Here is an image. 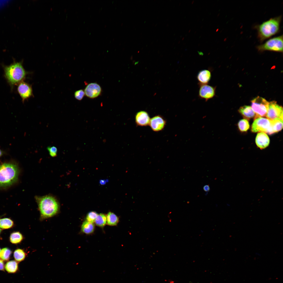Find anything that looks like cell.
<instances>
[{"label":"cell","instance_id":"1","mask_svg":"<svg viewBox=\"0 0 283 283\" xmlns=\"http://www.w3.org/2000/svg\"><path fill=\"white\" fill-rule=\"evenodd\" d=\"M282 17L280 15L272 18L255 26L257 38L260 43L279 32Z\"/></svg>","mask_w":283,"mask_h":283},{"label":"cell","instance_id":"2","mask_svg":"<svg viewBox=\"0 0 283 283\" xmlns=\"http://www.w3.org/2000/svg\"><path fill=\"white\" fill-rule=\"evenodd\" d=\"M3 68L5 77L12 87L23 81L27 74L21 61H14L9 65L4 66Z\"/></svg>","mask_w":283,"mask_h":283},{"label":"cell","instance_id":"3","mask_svg":"<svg viewBox=\"0 0 283 283\" xmlns=\"http://www.w3.org/2000/svg\"><path fill=\"white\" fill-rule=\"evenodd\" d=\"M35 198L42 218L51 217L58 212L59 208L58 202L52 196H36Z\"/></svg>","mask_w":283,"mask_h":283},{"label":"cell","instance_id":"4","mask_svg":"<svg viewBox=\"0 0 283 283\" xmlns=\"http://www.w3.org/2000/svg\"><path fill=\"white\" fill-rule=\"evenodd\" d=\"M19 174L18 166L12 163L0 165V187L9 186L17 181Z\"/></svg>","mask_w":283,"mask_h":283},{"label":"cell","instance_id":"5","mask_svg":"<svg viewBox=\"0 0 283 283\" xmlns=\"http://www.w3.org/2000/svg\"><path fill=\"white\" fill-rule=\"evenodd\" d=\"M256 48L261 52L269 51L282 53L283 35L270 38L263 43L256 46Z\"/></svg>","mask_w":283,"mask_h":283},{"label":"cell","instance_id":"6","mask_svg":"<svg viewBox=\"0 0 283 283\" xmlns=\"http://www.w3.org/2000/svg\"><path fill=\"white\" fill-rule=\"evenodd\" d=\"M269 102L265 99L258 96L251 101L252 108L255 113L254 119L259 117L266 116Z\"/></svg>","mask_w":283,"mask_h":283},{"label":"cell","instance_id":"7","mask_svg":"<svg viewBox=\"0 0 283 283\" xmlns=\"http://www.w3.org/2000/svg\"><path fill=\"white\" fill-rule=\"evenodd\" d=\"M271 129V120L267 118L259 117L254 119L252 126L251 130L267 133L269 134Z\"/></svg>","mask_w":283,"mask_h":283},{"label":"cell","instance_id":"8","mask_svg":"<svg viewBox=\"0 0 283 283\" xmlns=\"http://www.w3.org/2000/svg\"><path fill=\"white\" fill-rule=\"evenodd\" d=\"M267 118L272 120L276 118L283 120L282 107L273 101L269 102L267 113L266 116Z\"/></svg>","mask_w":283,"mask_h":283},{"label":"cell","instance_id":"9","mask_svg":"<svg viewBox=\"0 0 283 283\" xmlns=\"http://www.w3.org/2000/svg\"><path fill=\"white\" fill-rule=\"evenodd\" d=\"M199 86L198 96L200 98L207 101L216 96V86L208 84L199 85Z\"/></svg>","mask_w":283,"mask_h":283},{"label":"cell","instance_id":"10","mask_svg":"<svg viewBox=\"0 0 283 283\" xmlns=\"http://www.w3.org/2000/svg\"><path fill=\"white\" fill-rule=\"evenodd\" d=\"M17 90L23 102L34 96L31 85L23 81L18 84Z\"/></svg>","mask_w":283,"mask_h":283},{"label":"cell","instance_id":"11","mask_svg":"<svg viewBox=\"0 0 283 283\" xmlns=\"http://www.w3.org/2000/svg\"><path fill=\"white\" fill-rule=\"evenodd\" d=\"M85 95L90 99L96 98L100 96L102 89L100 85L96 83H91L88 84L84 90Z\"/></svg>","mask_w":283,"mask_h":283},{"label":"cell","instance_id":"12","mask_svg":"<svg viewBox=\"0 0 283 283\" xmlns=\"http://www.w3.org/2000/svg\"><path fill=\"white\" fill-rule=\"evenodd\" d=\"M166 124V121L163 117L157 115L150 119L149 125L153 130L157 132L162 130Z\"/></svg>","mask_w":283,"mask_h":283},{"label":"cell","instance_id":"13","mask_svg":"<svg viewBox=\"0 0 283 283\" xmlns=\"http://www.w3.org/2000/svg\"><path fill=\"white\" fill-rule=\"evenodd\" d=\"M150 119L149 114L145 111L138 112L135 115V122L138 126L143 127L149 125Z\"/></svg>","mask_w":283,"mask_h":283},{"label":"cell","instance_id":"14","mask_svg":"<svg viewBox=\"0 0 283 283\" xmlns=\"http://www.w3.org/2000/svg\"><path fill=\"white\" fill-rule=\"evenodd\" d=\"M211 71L210 69H204L199 72L197 78L199 85L208 84L211 79Z\"/></svg>","mask_w":283,"mask_h":283},{"label":"cell","instance_id":"15","mask_svg":"<svg viewBox=\"0 0 283 283\" xmlns=\"http://www.w3.org/2000/svg\"><path fill=\"white\" fill-rule=\"evenodd\" d=\"M255 142L257 146L262 149L268 146L270 140L267 134L265 133L261 132L257 134L255 139Z\"/></svg>","mask_w":283,"mask_h":283},{"label":"cell","instance_id":"16","mask_svg":"<svg viewBox=\"0 0 283 283\" xmlns=\"http://www.w3.org/2000/svg\"><path fill=\"white\" fill-rule=\"evenodd\" d=\"M239 112L246 119H249L255 117V113L252 108L249 106L245 105L240 107Z\"/></svg>","mask_w":283,"mask_h":283},{"label":"cell","instance_id":"17","mask_svg":"<svg viewBox=\"0 0 283 283\" xmlns=\"http://www.w3.org/2000/svg\"><path fill=\"white\" fill-rule=\"evenodd\" d=\"M283 128L282 120L276 118L271 120L270 134L278 132L282 130Z\"/></svg>","mask_w":283,"mask_h":283},{"label":"cell","instance_id":"18","mask_svg":"<svg viewBox=\"0 0 283 283\" xmlns=\"http://www.w3.org/2000/svg\"><path fill=\"white\" fill-rule=\"evenodd\" d=\"M95 229L94 223L87 221H84L82 223L81 229V231L86 234H89L93 233Z\"/></svg>","mask_w":283,"mask_h":283},{"label":"cell","instance_id":"19","mask_svg":"<svg viewBox=\"0 0 283 283\" xmlns=\"http://www.w3.org/2000/svg\"><path fill=\"white\" fill-rule=\"evenodd\" d=\"M6 270L8 273H13L16 272L18 269V263L14 260L8 262L4 266Z\"/></svg>","mask_w":283,"mask_h":283},{"label":"cell","instance_id":"20","mask_svg":"<svg viewBox=\"0 0 283 283\" xmlns=\"http://www.w3.org/2000/svg\"><path fill=\"white\" fill-rule=\"evenodd\" d=\"M23 236L19 232H12L10 235L9 240L12 243L17 244L20 243L23 240Z\"/></svg>","mask_w":283,"mask_h":283},{"label":"cell","instance_id":"21","mask_svg":"<svg viewBox=\"0 0 283 283\" xmlns=\"http://www.w3.org/2000/svg\"><path fill=\"white\" fill-rule=\"evenodd\" d=\"M119 218L113 213L109 212L107 215V224L110 226H114L117 225L119 222Z\"/></svg>","mask_w":283,"mask_h":283},{"label":"cell","instance_id":"22","mask_svg":"<svg viewBox=\"0 0 283 283\" xmlns=\"http://www.w3.org/2000/svg\"><path fill=\"white\" fill-rule=\"evenodd\" d=\"M14 225L13 221L10 219L5 218L0 219V228L5 229L10 228Z\"/></svg>","mask_w":283,"mask_h":283},{"label":"cell","instance_id":"23","mask_svg":"<svg viewBox=\"0 0 283 283\" xmlns=\"http://www.w3.org/2000/svg\"><path fill=\"white\" fill-rule=\"evenodd\" d=\"M26 254L23 250L20 249H16L14 252L13 256L15 261L18 262L23 261L25 258Z\"/></svg>","mask_w":283,"mask_h":283},{"label":"cell","instance_id":"24","mask_svg":"<svg viewBox=\"0 0 283 283\" xmlns=\"http://www.w3.org/2000/svg\"><path fill=\"white\" fill-rule=\"evenodd\" d=\"M94 222L97 226L102 227L107 223V216L103 214H98Z\"/></svg>","mask_w":283,"mask_h":283},{"label":"cell","instance_id":"25","mask_svg":"<svg viewBox=\"0 0 283 283\" xmlns=\"http://www.w3.org/2000/svg\"><path fill=\"white\" fill-rule=\"evenodd\" d=\"M12 253V251L9 248H3L0 252V258L3 260L7 261L9 260Z\"/></svg>","mask_w":283,"mask_h":283},{"label":"cell","instance_id":"26","mask_svg":"<svg viewBox=\"0 0 283 283\" xmlns=\"http://www.w3.org/2000/svg\"><path fill=\"white\" fill-rule=\"evenodd\" d=\"M238 125L240 130L242 132L247 131L249 128V122L246 119H243L240 120L238 123Z\"/></svg>","mask_w":283,"mask_h":283},{"label":"cell","instance_id":"27","mask_svg":"<svg viewBox=\"0 0 283 283\" xmlns=\"http://www.w3.org/2000/svg\"><path fill=\"white\" fill-rule=\"evenodd\" d=\"M97 213L94 211H91L89 212L87 214L86 219L87 221L93 223L98 215Z\"/></svg>","mask_w":283,"mask_h":283},{"label":"cell","instance_id":"28","mask_svg":"<svg viewBox=\"0 0 283 283\" xmlns=\"http://www.w3.org/2000/svg\"><path fill=\"white\" fill-rule=\"evenodd\" d=\"M85 95L84 91L82 89H80L77 90L74 93L75 98L77 100L79 101L82 100Z\"/></svg>","mask_w":283,"mask_h":283},{"label":"cell","instance_id":"29","mask_svg":"<svg viewBox=\"0 0 283 283\" xmlns=\"http://www.w3.org/2000/svg\"><path fill=\"white\" fill-rule=\"evenodd\" d=\"M47 149L49 151L50 155L52 157L56 156L57 149L56 147L54 146H49L47 147Z\"/></svg>","mask_w":283,"mask_h":283},{"label":"cell","instance_id":"30","mask_svg":"<svg viewBox=\"0 0 283 283\" xmlns=\"http://www.w3.org/2000/svg\"><path fill=\"white\" fill-rule=\"evenodd\" d=\"M4 265L3 260L0 258V270L4 271Z\"/></svg>","mask_w":283,"mask_h":283},{"label":"cell","instance_id":"31","mask_svg":"<svg viewBox=\"0 0 283 283\" xmlns=\"http://www.w3.org/2000/svg\"><path fill=\"white\" fill-rule=\"evenodd\" d=\"M203 190L206 192H208L210 190V187L209 185H206L204 186Z\"/></svg>","mask_w":283,"mask_h":283},{"label":"cell","instance_id":"32","mask_svg":"<svg viewBox=\"0 0 283 283\" xmlns=\"http://www.w3.org/2000/svg\"><path fill=\"white\" fill-rule=\"evenodd\" d=\"M108 181L107 179L106 180L101 179L99 181V183L101 185H105Z\"/></svg>","mask_w":283,"mask_h":283},{"label":"cell","instance_id":"33","mask_svg":"<svg viewBox=\"0 0 283 283\" xmlns=\"http://www.w3.org/2000/svg\"><path fill=\"white\" fill-rule=\"evenodd\" d=\"M3 153L2 151L0 149V157L2 155Z\"/></svg>","mask_w":283,"mask_h":283},{"label":"cell","instance_id":"34","mask_svg":"<svg viewBox=\"0 0 283 283\" xmlns=\"http://www.w3.org/2000/svg\"><path fill=\"white\" fill-rule=\"evenodd\" d=\"M2 231V229L1 228H0V234H1V232Z\"/></svg>","mask_w":283,"mask_h":283},{"label":"cell","instance_id":"35","mask_svg":"<svg viewBox=\"0 0 283 283\" xmlns=\"http://www.w3.org/2000/svg\"><path fill=\"white\" fill-rule=\"evenodd\" d=\"M218 30H219V29H217V30H216V32Z\"/></svg>","mask_w":283,"mask_h":283},{"label":"cell","instance_id":"36","mask_svg":"<svg viewBox=\"0 0 283 283\" xmlns=\"http://www.w3.org/2000/svg\"><path fill=\"white\" fill-rule=\"evenodd\" d=\"M1 248H0V252L1 251Z\"/></svg>","mask_w":283,"mask_h":283}]
</instances>
